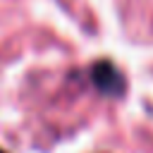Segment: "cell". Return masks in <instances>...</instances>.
Here are the masks:
<instances>
[{
	"label": "cell",
	"mask_w": 153,
	"mask_h": 153,
	"mask_svg": "<svg viewBox=\"0 0 153 153\" xmlns=\"http://www.w3.org/2000/svg\"><path fill=\"white\" fill-rule=\"evenodd\" d=\"M0 153H5V151H2V148H0Z\"/></svg>",
	"instance_id": "7a4b0ae2"
},
{
	"label": "cell",
	"mask_w": 153,
	"mask_h": 153,
	"mask_svg": "<svg viewBox=\"0 0 153 153\" xmlns=\"http://www.w3.org/2000/svg\"><path fill=\"white\" fill-rule=\"evenodd\" d=\"M93 81H96L103 91H108V93L122 91V76H120V72H117L110 62H98V65L93 67Z\"/></svg>",
	"instance_id": "6da1fadb"
}]
</instances>
